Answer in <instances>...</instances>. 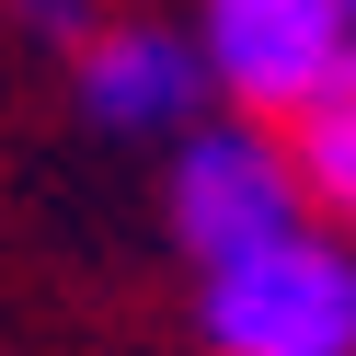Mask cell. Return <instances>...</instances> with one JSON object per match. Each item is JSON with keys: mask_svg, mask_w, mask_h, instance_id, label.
<instances>
[{"mask_svg": "<svg viewBox=\"0 0 356 356\" xmlns=\"http://www.w3.org/2000/svg\"><path fill=\"white\" fill-rule=\"evenodd\" d=\"M70 92H81V115L115 127V138H184V127L207 115V58H195L184 24H127V12H104L70 47Z\"/></svg>", "mask_w": 356, "mask_h": 356, "instance_id": "obj_4", "label": "cell"}, {"mask_svg": "<svg viewBox=\"0 0 356 356\" xmlns=\"http://www.w3.org/2000/svg\"><path fill=\"white\" fill-rule=\"evenodd\" d=\"M345 24H356V0H345Z\"/></svg>", "mask_w": 356, "mask_h": 356, "instance_id": "obj_7", "label": "cell"}, {"mask_svg": "<svg viewBox=\"0 0 356 356\" xmlns=\"http://www.w3.org/2000/svg\"><path fill=\"white\" fill-rule=\"evenodd\" d=\"M299 218H310L299 161L264 115H195L172 138V241L195 253V276L253 253V241H287Z\"/></svg>", "mask_w": 356, "mask_h": 356, "instance_id": "obj_2", "label": "cell"}, {"mask_svg": "<svg viewBox=\"0 0 356 356\" xmlns=\"http://www.w3.org/2000/svg\"><path fill=\"white\" fill-rule=\"evenodd\" d=\"M184 35H195V58H207V92L230 104V115H264V127H287L345 70V47H356L345 0H195Z\"/></svg>", "mask_w": 356, "mask_h": 356, "instance_id": "obj_3", "label": "cell"}, {"mask_svg": "<svg viewBox=\"0 0 356 356\" xmlns=\"http://www.w3.org/2000/svg\"><path fill=\"white\" fill-rule=\"evenodd\" d=\"M276 138H287V161H299L310 218H322V230H356V47H345V70H333Z\"/></svg>", "mask_w": 356, "mask_h": 356, "instance_id": "obj_5", "label": "cell"}, {"mask_svg": "<svg viewBox=\"0 0 356 356\" xmlns=\"http://www.w3.org/2000/svg\"><path fill=\"white\" fill-rule=\"evenodd\" d=\"M195 333L207 356H356V253L345 230L299 218L287 241L207 264L195 276Z\"/></svg>", "mask_w": 356, "mask_h": 356, "instance_id": "obj_1", "label": "cell"}, {"mask_svg": "<svg viewBox=\"0 0 356 356\" xmlns=\"http://www.w3.org/2000/svg\"><path fill=\"white\" fill-rule=\"evenodd\" d=\"M104 12H115V0H12V24H24L35 47H81Z\"/></svg>", "mask_w": 356, "mask_h": 356, "instance_id": "obj_6", "label": "cell"}]
</instances>
